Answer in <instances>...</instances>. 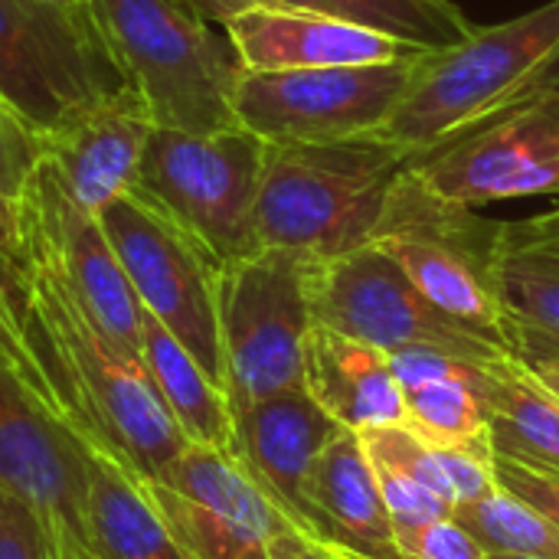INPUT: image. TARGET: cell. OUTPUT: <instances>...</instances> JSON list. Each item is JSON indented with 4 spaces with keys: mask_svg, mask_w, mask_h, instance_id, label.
<instances>
[{
    "mask_svg": "<svg viewBox=\"0 0 559 559\" xmlns=\"http://www.w3.org/2000/svg\"><path fill=\"white\" fill-rule=\"evenodd\" d=\"M26 324L62 419L79 439L105 445L144 481L190 445L141 354L111 341L43 262H26Z\"/></svg>",
    "mask_w": 559,
    "mask_h": 559,
    "instance_id": "1",
    "label": "cell"
},
{
    "mask_svg": "<svg viewBox=\"0 0 559 559\" xmlns=\"http://www.w3.org/2000/svg\"><path fill=\"white\" fill-rule=\"evenodd\" d=\"M550 92H559V0L478 26L459 46L426 49L380 134L413 157Z\"/></svg>",
    "mask_w": 559,
    "mask_h": 559,
    "instance_id": "2",
    "label": "cell"
},
{
    "mask_svg": "<svg viewBox=\"0 0 559 559\" xmlns=\"http://www.w3.org/2000/svg\"><path fill=\"white\" fill-rule=\"evenodd\" d=\"M409 154L360 134L318 144H269L255 200L259 249L337 259L373 242Z\"/></svg>",
    "mask_w": 559,
    "mask_h": 559,
    "instance_id": "3",
    "label": "cell"
},
{
    "mask_svg": "<svg viewBox=\"0 0 559 559\" xmlns=\"http://www.w3.org/2000/svg\"><path fill=\"white\" fill-rule=\"evenodd\" d=\"M92 20L157 128H236L239 56L187 0H88Z\"/></svg>",
    "mask_w": 559,
    "mask_h": 559,
    "instance_id": "4",
    "label": "cell"
},
{
    "mask_svg": "<svg viewBox=\"0 0 559 559\" xmlns=\"http://www.w3.org/2000/svg\"><path fill=\"white\" fill-rule=\"evenodd\" d=\"M314 259L259 249L219 265L216 318L223 390L233 409L305 386Z\"/></svg>",
    "mask_w": 559,
    "mask_h": 559,
    "instance_id": "5",
    "label": "cell"
},
{
    "mask_svg": "<svg viewBox=\"0 0 559 559\" xmlns=\"http://www.w3.org/2000/svg\"><path fill=\"white\" fill-rule=\"evenodd\" d=\"M495 219L439 197L406 170L370 246L396 259L413 285L452 321L508 347V314L495 292Z\"/></svg>",
    "mask_w": 559,
    "mask_h": 559,
    "instance_id": "6",
    "label": "cell"
},
{
    "mask_svg": "<svg viewBox=\"0 0 559 559\" xmlns=\"http://www.w3.org/2000/svg\"><path fill=\"white\" fill-rule=\"evenodd\" d=\"M265 147L269 141L242 124L226 131L157 128L134 190L197 236L223 265L259 252L255 200Z\"/></svg>",
    "mask_w": 559,
    "mask_h": 559,
    "instance_id": "7",
    "label": "cell"
},
{
    "mask_svg": "<svg viewBox=\"0 0 559 559\" xmlns=\"http://www.w3.org/2000/svg\"><path fill=\"white\" fill-rule=\"evenodd\" d=\"M111 249L144 308L223 386L216 318L219 262L144 193L131 190L98 213Z\"/></svg>",
    "mask_w": 559,
    "mask_h": 559,
    "instance_id": "8",
    "label": "cell"
},
{
    "mask_svg": "<svg viewBox=\"0 0 559 559\" xmlns=\"http://www.w3.org/2000/svg\"><path fill=\"white\" fill-rule=\"evenodd\" d=\"M423 52L367 66L285 72L242 69L236 85V121L269 144L380 134L400 108Z\"/></svg>",
    "mask_w": 559,
    "mask_h": 559,
    "instance_id": "9",
    "label": "cell"
},
{
    "mask_svg": "<svg viewBox=\"0 0 559 559\" xmlns=\"http://www.w3.org/2000/svg\"><path fill=\"white\" fill-rule=\"evenodd\" d=\"M314 324L373 344L386 354L403 347H436L472 364H498L508 347L485 341L439 311L380 246H364L311 265Z\"/></svg>",
    "mask_w": 559,
    "mask_h": 559,
    "instance_id": "10",
    "label": "cell"
},
{
    "mask_svg": "<svg viewBox=\"0 0 559 559\" xmlns=\"http://www.w3.org/2000/svg\"><path fill=\"white\" fill-rule=\"evenodd\" d=\"M124 82L92 10L0 0V95L43 134Z\"/></svg>",
    "mask_w": 559,
    "mask_h": 559,
    "instance_id": "11",
    "label": "cell"
},
{
    "mask_svg": "<svg viewBox=\"0 0 559 559\" xmlns=\"http://www.w3.org/2000/svg\"><path fill=\"white\" fill-rule=\"evenodd\" d=\"M141 485L193 559H269V544L295 527L233 452L187 445Z\"/></svg>",
    "mask_w": 559,
    "mask_h": 559,
    "instance_id": "12",
    "label": "cell"
},
{
    "mask_svg": "<svg viewBox=\"0 0 559 559\" xmlns=\"http://www.w3.org/2000/svg\"><path fill=\"white\" fill-rule=\"evenodd\" d=\"M406 170L439 197L475 210L518 197H559V92L413 154Z\"/></svg>",
    "mask_w": 559,
    "mask_h": 559,
    "instance_id": "13",
    "label": "cell"
},
{
    "mask_svg": "<svg viewBox=\"0 0 559 559\" xmlns=\"http://www.w3.org/2000/svg\"><path fill=\"white\" fill-rule=\"evenodd\" d=\"M26 262H43L124 350L141 354L144 308L111 249L102 219L82 210L39 164L23 200Z\"/></svg>",
    "mask_w": 559,
    "mask_h": 559,
    "instance_id": "14",
    "label": "cell"
},
{
    "mask_svg": "<svg viewBox=\"0 0 559 559\" xmlns=\"http://www.w3.org/2000/svg\"><path fill=\"white\" fill-rule=\"evenodd\" d=\"M0 488L26 498L62 559L88 557L85 445L0 357Z\"/></svg>",
    "mask_w": 559,
    "mask_h": 559,
    "instance_id": "15",
    "label": "cell"
},
{
    "mask_svg": "<svg viewBox=\"0 0 559 559\" xmlns=\"http://www.w3.org/2000/svg\"><path fill=\"white\" fill-rule=\"evenodd\" d=\"M154 131L157 121L144 98L121 85L43 134V167L82 210L98 216L111 200L138 187Z\"/></svg>",
    "mask_w": 559,
    "mask_h": 559,
    "instance_id": "16",
    "label": "cell"
},
{
    "mask_svg": "<svg viewBox=\"0 0 559 559\" xmlns=\"http://www.w3.org/2000/svg\"><path fill=\"white\" fill-rule=\"evenodd\" d=\"M233 455L242 462L252 481L295 527L318 537L308 481L318 455L344 426L331 419L305 386L233 409Z\"/></svg>",
    "mask_w": 559,
    "mask_h": 559,
    "instance_id": "17",
    "label": "cell"
},
{
    "mask_svg": "<svg viewBox=\"0 0 559 559\" xmlns=\"http://www.w3.org/2000/svg\"><path fill=\"white\" fill-rule=\"evenodd\" d=\"M223 29L246 72L367 66L423 52L409 43H400L367 26L275 3L242 10L233 20H226Z\"/></svg>",
    "mask_w": 559,
    "mask_h": 559,
    "instance_id": "18",
    "label": "cell"
},
{
    "mask_svg": "<svg viewBox=\"0 0 559 559\" xmlns=\"http://www.w3.org/2000/svg\"><path fill=\"white\" fill-rule=\"evenodd\" d=\"M406 396V426L432 449L495 452L488 364H472L436 347L390 354Z\"/></svg>",
    "mask_w": 559,
    "mask_h": 559,
    "instance_id": "19",
    "label": "cell"
},
{
    "mask_svg": "<svg viewBox=\"0 0 559 559\" xmlns=\"http://www.w3.org/2000/svg\"><path fill=\"white\" fill-rule=\"evenodd\" d=\"M318 540L364 559H403L393 521L360 432L341 429L308 481Z\"/></svg>",
    "mask_w": 559,
    "mask_h": 559,
    "instance_id": "20",
    "label": "cell"
},
{
    "mask_svg": "<svg viewBox=\"0 0 559 559\" xmlns=\"http://www.w3.org/2000/svg\"><path fill=\"white\" fill-rule=\"evenodd\" d=\"M305 390L350 432L406 426V396L390 354L324 324L308 334Z\"/></svg>",
    "mask_w": 559,
    "mask_h": 559,
    "instance_id": "21",
    "label": "cell"
},
{
    "mask_svg": "<svg viewBox=\"0 0 559 559\" xmlns=\"http://www.w3.org/2000/svg\"><path fill=\"white\" fill-rule=\"evenodd\" d=\"M85 445V537L95 559H193L154 511L141 478L105 445Z\"/></svg>",
    "mask_w": 559,
    "mask_h": 559,
    "instance_id": "22",
    "label": "cell"
},
{
    "mask_svg": "<svg viewBox=\"0 0 559 559\" xmlns=\"http://www.w3.org/2000/svg\"><path fill=\"white\" fill-rule=\"evenodd\" d=\"M495 292L511 324L559 337V210L498 223Z\"/></svg>",
    "mask_w": 559,
    "mask_h": 559,
    "instance_id": "23",
    "label": "cell"
},
{
    "mask_svg": "<svg viewBox=\"0 0 559 559\" xmlns=\"http://www.w3.org/2000/svg\"><path fill=\"white\" fill-rule=\"evenodd\" d=\"M141 360L174 416L177 429L190 445H206L219 452H233L236 426L226 390L197 364V357L151 314L141 324Z\"/></svg>",
    "mask_w": 559,
    "mask_h": 559,
    "instance_id": "24",
    "label": "cell"
},
{
    "mask_svg": "<svg viewBox=\"0 0 559 559\" xmlns=\"http://www.w3.org/2000/svg\"><path fill=\"white\" fill-rule=\"evenodd\" d=\"M488 406L495 449L559 468V400L514 354L488 364Z\"/></svg>",
    "mask_w": 559,
    "mask_h": 559,
    "instance_id": "25",
    "label": "cell"
},
{
    "mask_svg": "<svg viewBox=\"0 0 559 559\" xmlns=\"http://www.w3.org/2000/svg\"><path fill=\"white\" fill-rule=\"evenodd\" d=\"M275 7L311 10L344 23H357L409 43L416 49H449L465 43L478 26L455 0H269Z\"/></svg>",
    "mask_w": 559,
    "mask_h": 559,
    "instance_id": "26",
    "label": "cell"
},
{
    "mask_svg": "<svg viewBox=\"0 0 559 559\" xmlns=\"http://www.w3.org/2000/svg\"><path fill=\"white\" fill-rule=\"evenodd\" d=\"M488 554L559 559V524L527 501L498 488L478 504L455 508L452 514Z\"/></svg>",
    "mask_w": 559,
    "mask_h": 559,
    "instance_id": "27",
    "label": "cell"
},
{
    "mask_svg": "<svg viewBox=\"0 0 559 559\" xmlns=\"http://www.w3.org/2000/svg\"><path fill=\"white\" fill-rule=\"evenodd\" d=\"M0 357L29 383V390L62 419L56 390L36 357L26 324V269L0 255ZM66 423V419H62ZM69 426V423H66Z\"/></svg>",
    "mask_w": 559,
    "mask_h": 559,
    "instance_id": "28",
    "label": "cell"
},
{
    "mask_svg": "<svg viewBox=\"0 0 559 559\" xmlns=\"http://www.w3.org/2000/svg\"><path fill=\"white\" fill-rule=\"evenodd\" d=\"M373 472H377V481H380V491H383V501H386V511H390V521H393L396 547L406 537H413L419 527L455 514V508L445 498H439L436 491H429L423 481L409 478L406 472H400L393 465H383V462H373Z\"/></svg>",
    "mask_w": 559,
    "mask_h": 559,
    "instance_id": "29",
    "label": "cell"
},
{
    "mask_svg": "<svg viewBox=\"0 0 559 559\" xmlns=\"http://www.w3.org/2000/svg\"><path fill=\"white\" fill-rule=\"evenodd\" d=\"M43 154V131L7 95H0V190L10 200H23Z\"/></svg>",
    "mask_w": 559,
    "mask_h": 559,
    "instance_id": "30",
    "label": "cell"
},
{
    "mask_svg": "<svg viewBox=\"0 0 559 559\" xmlns=\"http://www.w3.org/2000/svg\"><path fill=\"white\" fill-rule=\"evenodd\" d=\"M0 559H62L43 514L10 488H0Z\"/></svg>",
    "mask_w": 559,
    "mask_h": 559,
    "instance_id": "31",
    "label": "cell"
},
{
    "mask_svg": "<svg viewBox=\"0 0 559 559\" xmlns=\"http://www.w3.org/2000/svg\"><path fill=\"white\" fill-rule=\"evenodd\" d=\"M495 475L498 485L547 514L554 524H559V468L534 462L527 455H514L504 449H495Z\"/></svg>",
    "mask_w": 559,
    "mask_h": 559,
    "instance_id": "32",
    "label": "cell"
},
{
    "mask_svg": "<svg viewBox=\"0 0 559 559\" xmlns=\"http://www.w3.org/2000/svg\"><path fill=\"white\" fill-rule=\"evenodd\" d=\"M442 472L455 491V508L478 504L491 498L501 485L495 475V452H478V449H436Z\"/></svg>",
    "mask_w": 559,
    "mask_h": 559,
    "instance_id": "33",
    "label": "cell"
},
{
    "mask_svg": "<svg viewBox=\"0 0 559 559\" xmlns=\"http://www.w3.org/2000/svg\"><path fill=\"white\" fill-rule=\"evenodd\" d=\"M403 559H485L488 550L455 521L442 518L436 524L419 527L413 537L400 544Z\"/></svg>",
    "mask_w": 559,
    "mask_h": 559,
    "instance_id": "34",
    "label": "cell"
},
{
    "mask_svg": "<svg viewBox=\"0 0 559 559\" xmlns=\"http://www.w3.org/2000/svg\"><path fill=\"white\" fill-rule=\"evenodd\" d=\"M269 559H344V554L298 527H288L269 544Z\"/></svg>",
    "mask_w": 559,
    "mask_h": 559,
    "instance_id": "35",
    "label": "cell"
},
{
    "mask_svg": "<svg viewBox=\"0 0 559 559\" xmlns=\"http://www.w3.org/2000/svg\"><path fill=\"white\" fill-rule=\"evenodd\" d=\"M511 354L527 367V373L559 400V350L531 341H511Z\"/></svg>",
    "mask_w": 559,
    "mask_h": 559,
    "instance_id": "36",
    "label": "cell"
},
{
    "mask_svg": "<svg viewBox=\"0 0 559 559\" xmlns=\"http://www.w3.org/2000/svg\"><path fill=\"white\" fill-rule=\"evenodd\" d=\"M0 255L26 269V233H23V206L0 190Z\"/></svg>",
    "mask_w": 559,
    "mask_h": 559,
    "instance_id": "37",
    "label": "cell"
},
{
    "mask_svg": "<svg viewBox=\"0 0 559 559\" xmlns=\"http://www.w3.org/2000/svg\"><path fill=\"white\" fill-rule=\"evenodd\" d=\"M190 7H197L206 20H213V23H226V20H233L236 13H242V10H249V7H262V3H269V0H187Z\"/></svg>",
    "mask_w": 559,
    "mask_h": 559,
    "instance_id": "38",
    "label": "cell"
},
{
    "mask_svg": "<svg viewBox=\"0 0 559 559\" xmlns=\"http://www.w3.org/2000/svg\"><path fill=\"white\" fill-rule=\"evenodd\" d=\"M511 341H531V344H540V347H554V350H559L557 334H544V331L521 328V324H511V321H508V347H511Z\"/></svg>",
    "mask_w": 559,
    "mask_h": 559,
    "instance_id": "39",
    "label": "cell"
},
{
    "mask_svg": "<svg viewBox=\"0 0 559 559\" xmlns=\"http://www.w3.org/2000/svg\"><path fill=\"white\" fill-rule=\"evenodd\" d=\"M52 7H62V10H88V0H46Z\"/></svg>",
    "mask_w": 559,
    "mask_h": 559,
    "instance_id": "40",
    "label": "cell"
},
{
    "mask_svg": "<svg viewBox=\"0 0 559 559\" xmlns=\"http://www.w3.org/2000/svg\"><path fill=\"white\" fill-rule=\"evenodd\" d=\"M485 559H537V557H514V554H488Z\"/></svg>",
    "mask_w": 559,
    "mask_h": 559,
    "instance_id": "41",
    "label": "cell"
},
{
    "mask_svg": "<svg viewBox=\"0 0 559 559\" xmlns=\"http://www.w3.org/2000/svg\"><path fill=\"white\" fill-rule=\"evenodd\" d=\"M344 554V550H341ZM344 559H364V557H354V554H344Z\"/></svg>",
    "mask_w": 559,
    "mask_h": 559,
    "instance_id": "42",
    "label": "cell"
},
{
    "mask_svg": "<svg viewBox=\"0 0 559 559\" xmlns=\"http://www.w3.org/2000/svg\"><path fill=\"white\" fill-rule=\"evenodd\" d=\"M82 559H95V557H82Z\"/></svg>",
    "mask_w": 559,
    "mask_h": 559,
    "instance_id": "43",
    "label": "cell"
}]
</instances>
